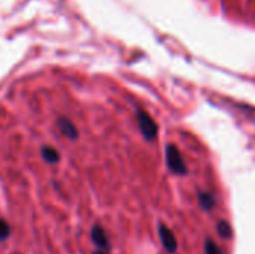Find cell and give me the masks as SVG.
Here are the masks:
<instances>
[{
	"label": "cell",
	"mask_w": 255,
	"mask_h": 254,
	"mask_svg": "<svg viewBox=\"0 0 255 254\" xmlns=\"http://www.w3.org/2000/svg\"><path fill=\"white\" fill-rule=\"evenodd\" d=\"M91 241H93V244H94L99 250L109 252V249H111L109 238H108L105 229H103L100 225H94V226H93V229H91Z\"/></svg>",
	"instance_id": "5"
},
{
	"label": "cell",
	"mask_w": 255,
	"mask_h": 254,
	"mask_svg": "<svg viewBox=\"0 0 255 254\" xmlns=\"http://www.w3.org/2000/svg\"><path fill=\"white\" fill-rule=\"evenodd\" d=\"M57 126L61 132V135L69 139V141H76L79 138V132L78 127L73 124V121L67 117H58L57 118Z\"/></svg>",
	"instance_id": "4"
},
{
	"label": "cell",
	"mask_w": 255,
	"mask_h": 254,
	"mask_svg": "<svg viewBox=\"0 0 255 254\" xmlns=\"http://www.w3.org/2000/svg\"><path fill=\"white\" fill-rule=\"evenodd\" d=\"M166 162H167L169 169L173 174H176V175L187 174V165H185V162H184V159H182V156H181L176 145L169 144L166 147Z\"/></svg>",
	"instance_id": "1"
},
{
	"label": "cell",
	"mask_w": 255,
	"mask_h": 254,
	"mask_svg": "<svg viewBox=\"0 0 255 254\" xmlns=\"http://www.w3.org/2000/svg\"><path fill=\"white\" fill-rule=\"evenodd\" d=\"M205 254H223V252H221V249L212 240H206V243H205Z\"/></svg>",
	"instance_id": "10"
},
{
	"label": "cell",
	"mask_w": 255,
	"mask_h": 254,
	"mask_svg": "<svg viewBox=\"0 0 255 254\" xmlns=\"http://www.w3.org/2000/svg\"><path fill=\"white\" fill-rule=\"evenodd\" d=\"M9 237H10V226H9L7 222L0 219V243L6 241Z\"/></svg>",
	"instance_id": "9"
},
{
	"label": "cell",
	"mask_w": 255,
	"mask_h": 254,
	"mask_svg": "<svg viewBox=\"0 0 255 254\" xmlns=\"http://www.w3.org/2000/svg\"><path fill=\"white\" fill-rule=\"evenodd\" d=\"M40 154L43 157V160L49 165H55L60 162V153L54 148V147H49V145H43L42 150H40Z\"/></svg>",
	"instance_id": "6"
},
{
	"label": "cell",
	"mask_w": 255,
	"mask_h": 254,
	"mask_svg": "<svg viewBox=\"0 0 255 254\" xmlns=\"http://www.w3.org/2000/svg\"><path fill=\"white\" fill-rule=\"evenodd\" d=\"M217 229H218V234H220V237H221L223 240H230L232 235H233V229H232L230 223L226 222V220L218 222V223H217Z\"/></svg>",
	"instance_id": "8"
},
{
	"label": "cell",
	"mask_w": 255,
	"mask_h": 254,
	"mask_svg": "<svg viewBox=\"0 0 255 254\" xmlns=\"http://www.w3.org/2000/svg\"><path fill=\"white\" fill-rule=\"evenodd\" d=\"M199 204L205 211H209L215 207V198L209 192H200L199 193Z\"/></svg>",
	"instance_id": "7"
},
{
	"label": "cell",
	"mask_w": 255,
	"mask_h": 254,
	"mask_svg": "<svg viewBox=\"0 0 255 254\" xmlns=\"http://www.w3.org/2000/svg\"><path fill=\"white\" fill-rule=\"evenodd\" d=\"M137 124H139V129L145 139L152 141L157 138V132H158L157 123L154 121V118L149 114H146L142 109L137 111Z\"/></svg>",
	"instance_id": "2"
},
{
	"label": "cell",
	"mask_w": 255,
	"mask_h": 254,
	"mask_svg": "<svg viewBox=\"0 0 255 254\" xmlns=\"http://www.w3.org/2000/svg\"><path fill=\"white\" fill-rule=\"evenodd\" d=\"M158 237H160V241H161V244H163V247H164L166 252H169V253L172 254L176 253V250H178V241H176L173 232L166 225H163V223L158 225Z\"/></svg>",
	"instance_id": "3"
},
{
	"label": "cell",
	"mask_w": 255,
	"mask_h": 254,
	"mask_svg": "<svg viewBox=\"0 0 255 254\" xmlns=\"http://www.w3.org/2000/svg\"><path fill=\"white\" fill-rule=\"evenodd\" d=\"M93 254H109L108 252H103V250H96Z\"/></svg>",
	"instance_id": "11"
}]
</instances>
